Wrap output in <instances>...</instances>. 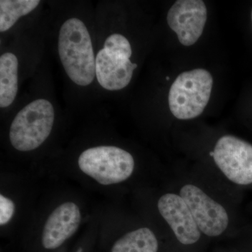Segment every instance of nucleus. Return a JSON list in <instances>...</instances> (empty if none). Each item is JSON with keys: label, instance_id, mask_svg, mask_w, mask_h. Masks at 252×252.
Returning a JSON list of instances; mask_svg holds the SVG:
<instances>
[{"label": "nucleus", "instance_id": "9d476101", "mask_svg": "<svg viewBox=\"0 0 252 252\" xmlns=\"http://www.w3.org/2000/svg\"><path fill=\"white\" fill-rule=\"evenodd\" d=\"M80 222V210L76 204L68 202L60 205L46 220L41 237L43 247L59 248L76 233Z\"/></svg>", "mask_w": 252, "mask_h": 252}, {"label": "nucleus", "instance_id": "39448f33", "mask_svg": "<svg viewBox=\"0 0 252 252\" xmlns=\"http://www.w3.org/2000/svg\"><path fill=\"white\" fill-rule=\"evenodd\" d=\"M212 155L230 182L239 185L252 184V144L235 136H223L217 141Z\"/></svg>", "mask_w": 252, "mask_h": 252}, {"label": "nucleus", "instance_id": "f8f14e48", "mask_svg": "<svg viewBox=\"0 0 252 252\" xmlns=\"http://www.w3.org/2000/svg\"><path fill=\"white\" fill-rule=\"evenodd\" d=\"M158 242L148 228L126 233L113 245L111 252H157Z\"/></svg>", "mask_w": 252, "mask_h": 252}, {"label": "nucleus", "instance_id": "2eb2a0df", "mask_svg": "<svg viewBox=\"0 0 252 252\" xmlns=\"http://www.w3.org/2000/svg\"><path fill=\"white\" fill-rule=\"evenodd\" d=\"M251 16H252V14H251Z\"/></svg>", "mask_w": 252, "mask_h": 252}, {"label": "nucleus", "instance_id": "9b49d317", "mask_svg": "<svg viewBox=\"0 0 252 252\" xmlns=\"http://www.w3.org/2000/svg\"><path fill=\"white\" fill-rule=\"evenodd\" d=\"M18 61L12 53L0 57V107L6 108L14 102L17 94Z\"/></svg>", "mask_w": 252, "mask_h": 252}, {"label": "nucleus", "instance_id": "423d86ee", "mask_svg": "<svg viewBox=\"0 0 252 252\" xmlns=\"http://www.w3.org/2000/svg\"><path fill=\"white\" fill-rule=\"evenodd\" d=\"M180 195L187 203L201 233L208 237L220 236L224 233L229 223L224 207L196 186H184Z\"/></svg>", "mask_w": 252, "mask_h": 252}, {"label": "nucleus", "instance_id": "f257e3e1", "mask_svg": "<svg viewBox=\"0 0 252 252\" xmlns=\"http://www.w3.org/2000/svg\"><path fill=\"white\" fill-rule=\"evenodd\" d=\"M59 54L69 79L79 86L90 85L96 77V57L89 32L79 18H69L61 26Z\"/></svg>", "mask_w": 252, "mask_h": 252}, {"label": "nucleus", "instance_id": "4468645a", "mask_svg": "<svg viewBox=\"0 0 252 252\" xmlns=\"http://www.w3.org/2000/svg\"><path fill=\"white\" fill-rule=\"evenodd\" d=\"M15 205L10 199L0 195V224H6L14 215Z\"/></svg>", "mask_w": 252, "mask_h": 252}, {"label": "nucleus", "instance_id": "f03ea898", "mask_svg": "<svg viewBox=\"0 0 252 252\" xmlns=\"http://www.w3.org/2000/svg\"><path fill=\"white\" fill-rule=\"evenodd\" d=\"M212 85L213 78L206 69L182 72L174 81L169 92V107L172 114L180 120L198 117L208 104Z\"/></svg>", "mask_w": 252, "mask_h": 252}, {"label": "nucleus", "instance_id": "0eeeda50", "mask_svg": "<svg viewBox=\"0 0 252 252\" xmlns=\"http://www.w3.org/2000/svg\"><path fill=\"white\" fill-rule=\"evenodd\" d=\"M207 21V8L202 0H179L167 15V22L181 44L190 46L203 34Z\"/></svg>", "mask_w": 252, "mask_h": 252}, {"label": "nucleus", "instance_id": "20e7f679", "mask_svg": "<svg viewBox=\"0 0 252 252\" xmlns=\"http://www.w3.org/2000/svg\"><path fill=\"white\" fill-rule=\"evenodd\" d=\"M79 168L102 185L121 183L133 172L135 161L128 152L114 146L86 149L78 160Z\"/></svg>", "mask_w": 252, "mask_h": 252}, {"label": "nucleus", "instance_id": "7ed1b4c3", "mask_svg": "<svg viewBox=\"0 0 252 252\" xmlns=\"http://www.w3.org/2000/svg\"><path fill=\"white\" fill-rule=\"evenodd\" d=\"M54 119V107L49 101H32L14 118L10 127V142L20 152L34 150L49 137Z\"/></svg>", "mask_w": 252, "mask_h": 252}, {"label": "nucleus", "instance_id": "6e6552de", "mask_svg": "<svg viewBox=\"0 0 252 252\" xmlns=\"http://www.w3.org/2000/svg\"><path fill=\"white\" fill-rule=\"evenodd\" d=\"M132 51L102 49L96 56L95 76L99 85L108 91H119L130 84L137 64L130 61Z\"/></svg>", "mask_w": 252, "mask_h": 252}, {"label": "nucleus", "instance_id": "1a4fd4ad", "mask_svg": "<svg viewBox=\"0 0 252 252\" xmlns=\"http://www.w3.org/2000/svg\"><path fill=\"white\" fill-rule=\"evenodd\" d=\"M158 208L180 243L193 245L200 240L201 232L180 195L166 193L162 195L158 203Z\"/></svg>", "mask_w": 252, "mask_h": 252}, {"label": "nucleus", "instance_id": "ddd939ff", "mask_svg": "<svg viewBox=\"0 0 252 252\" xmlns=\"http://www.w3.org/2000/svg\"><path fill=\"white\" fill-rule=\"evenodd\" d=\"M38 0H1L0 1V32L9 31L18 20L36 9Z\"/></svg>", "mask_w": 252, "mask_h": 252}]
</instances>
